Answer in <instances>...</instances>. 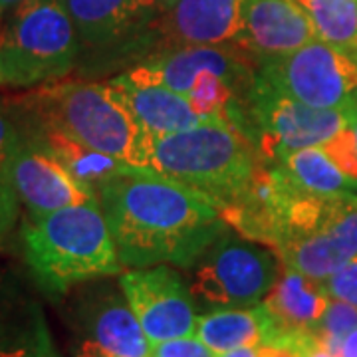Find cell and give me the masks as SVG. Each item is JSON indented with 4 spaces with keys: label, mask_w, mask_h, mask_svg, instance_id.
<instances>
[{
    "label": "cell",
    "mask_w": 357,
    "mask_h": 357,
    "mask_svg": "<svg viewBox=\"0 0 357 357\" xmlns=\"http://www.w3.org/2000/svg\"><path fill=\"white\" fill-rule=\"evenodd\" d=\"M123 268L191 270L227 222L203 195L155 171H133L98 191Z\"/></svg>",
    "instance_id": "6da1fadb"
},
{
    "label": "cell",
    "mask_w": 357,
    "mask_h": 357,
    "mask_svg": "<svg viewBox=\"0 0 357 357\" xmlns=\"http://www.w3.org/2000/svg\"><path fill=\"white\" fill-rule=\"evenodd\" d=\"M22 244L34 278L50 296H64L77 284L123 272L100 201L42 215L28 213Z\"/></svg>",
    "instance_id": "7a4b0ae2"
},
{
    "label": "cell",
    "mask_w": 357,
    "mask_h": 357,
    "mask_svg": "<svg viewBox=\"0 0 357 357\" xmlns=\"http://www.w3.org/2000/svg\"><path fill=\"white\" fill-rule=\"evenodd\" d=\"M24 100L34 123L60 129L137 171H153V139L112 82H50Z\"/></svg>",
    "instance_id": "3957f363"
},
{
    "label": "cell",
    "mask_w": 357,
    "mask_h": 357,
    "mask_svg": "<svg viewBox=\"0 0 357 357\" xmlns=\"http://www.w3.org/2000/svg\"><path fill=\"white\" fill-rule=\"evenodd\" d=\"M258 243L270 246L284 266L328 280L357 255V197H316L298 187Z\"/></svg>",
    "instance_id": "277c9868"
},
{
    "label": "cell",
    "mask_w": 357,
    "mask_h": 357,
    "mask_svg": "<svg viewBox=\"0 0 357 357\" xmlns=\"http://www.w3.org/2000/svg\"><path fill=\"white\" fill-rule=\"evenodd\" d=\"M262 163L243 133L217 121L155 139L151 157L155 173L203 195L220 213L243 199Z\"/></svg>",
    "instance_id": "5b68a950"
},
{
    "label": "cell",
    "mask_w": 357,
    "mask_h": 357,
    "mask_svg": "<svg viewBox=\"0 0 357 357\" xmlns=\"http://www.w3.org/2000/svg\"><path fill=\"white\" fill-rule=\"evenodd\" d=\"M79 38L64 0H26L0 22V79L36 88L72 72Z\"/></svg>",
    "instance_id": "8992f818"
},
{
    "label": "cell",
    "mask_w": 357,
    "mask_h": 357,
    "mask_svg": "<svg viewBox=\"0 0 357 357\" xmlns=\"http://www.w3.org/2000/svg\"><path fill=\"white\" fill-rule=\"evenodd\" d=\"M282 260L266 246L227 225L191 268L197 307L208 312L260 304L282 274Z\"/></svg>",
    "instance_id": "52a82bcc"
},
{
    "label": "cell",
    "mask_w": 357,
    "mask_h": 357,
    "mask_svg": "<svg viewBox=\"0 0 357 357\" xmlns=\"http://www.w3.org/2000/svg\"><path fill=\"white\" fill-rule=\"evenodd\" d=\"M258 74L318 109H344L357 102V46L316 38L288 56L260 62Z\"/></svg>",
    "instance_id": "ba28073f"
},
{
    "label": "cell",
    "mask_w": 357,
    "mask_h": 357,
    "mask_svg": "<svg viewBox=\"0 0 357 357\" xmlns=\"http://www.w3.org/2000/svg\"><path fill=\"white\" fill-rule=\"evenodd\" d=\"M347 107H312L270 86L260 74H256L255 84L246 96L250 141L260 157L272 163L284 153L324 145L332 139L349 121Z\"/></svg>",
    "instance_id": "9c48e42d"
},
{
    "label": "cell",
    "mask_w": 357,
    "mask_h": 357,
    "mask_svg": "<svg viewBox=\"0 0 357 357\" xmlns=\"http://www.w3.org/2000/svg\"><path fill=\"white\" fill-rule=\"evenodd\" d=\"M119 290L151 344L197 332L199 314L189 280L171 264L128 268L119 274Z\"/></svg>",
    "instance_id": "30bf717a"
},
{
    "label": "cell",
    "mask_w": 357,
    "mask_h": 357,
    "mask_svg": "<svg viewBox=\"0 0 357 357\" xmlns=\"http://www.w3.org/2000/svg\"><path fill=\"white\" fill-rule=\"evenodd\" d=\"M79 48L107 60L129 58L151 48L157 38L155 0H64Z\"/></svg>",
    "instance_id": "8fae6325"
},
{
    "label": "cell",
    "mask_w": 357,
    "mask_h": 357,
    "mask_svg": "<svg viewBox=\"0 0 357 357\" xmlns=\"http://www.w3.org/2000/svg\"><path fill=\"white\" fill-rule=\"evenodd\" d=\"M13 178L18 199L30 215L100 201L98 192L77 181L30 129L16 135Z\"/></svg>",
    "instance_id": "7c38bea8"
},
{
    "label": "cell",
    "mask_w": 357,
    "mask_h": 357,
    "mask_svg": "<svg viewBox=\"0 0 357 357\" xmlns=\"http://www.w3.org/2000/svg\"><path fill=\"white\" fill-rule=\"evenodd\" d=\"M316 38V26L298 0H243L234 44L258 64L288 56Z\"/></svg>",
    "instance_id": "4fadbf2b"
},
{
    "label": "cell",
    "mask_w": 357,
    "mask_h": 357,
    "mask_svg": "<svg viewBox=\"0 0 357 357\" xmlns=\"http://www.w3.org/2000/svg\"><path fill=\"white\" fill-rule=\"evenodd\" d=\"M332 302L326 280L306 276L284 266L278 282L262 300L272 321L270 345L290 351L292 342L302 333H314L319 319Z\"/></svg>",
    "instance_id": "5bb4252c"
},
{
    "label": "cell",
    "mask_w": 357,
    "mask_h": 357,
    "mask_svg": "<svg viewBox=\"0 0 357 357\" xmlns=\"http://www.w3.org/2000/svg\"><path fill=\"white\" fill-rule=\"evenodd\" d=\"M243 0H177L157 20L161 48L185 44H230L241 28Z\"/></svg>",
    "instance_id": "9a60e30c"
},
{
    "label": "cell",
    "mask_w": 357,
    "mask_h": 357,
    "mask_svg": "<svg viewBox=\"0 0 357 357\" xmlns=\"http://www.w3.org/2000/svg\"><path fill=\"white\" fill-rule=\"evenodd\" d=\"M84 328L93 357H151L147 333L129 307L123 292H107L89 300L84 307Z\"/></svg>",
    "instance_id": "2e32d148"
},
{
    "label": "cell",
    "mask_w": 357,
    "mask_h": 357,
    "mask_svg": "<svg viewBox=\"0 0 357 357\" xmlns=\"http://www.w3.org/2000/svg\"><path fill=\"white\" fill-rule=\"evenodd\" d=\"M112 84L123 93L141 128L153 141L203 123L191 102L163 84L139 79L128 72L114 77Z\"/></svg>",
    "instance_id": "e0dca14e"
},
{
    "label": "cell",
    "mask_w": 357,
    "mask_h": 357,
    "mask_svg": "<svg viewBox=\"0 0 357 357\" xmlns=\"http://www.w3.org/2000/svg\"><path fill=\"white\" fill-rule=\"evenodd\" d=\"M195 335L220 356L244 345H270L272 321L262 302L248 307L213 310L199 316Z\"/></svg>",
    "instance_id": "ac0fdd59"
},
{
    "label": "cell",
    "mask_w": 357,
    "mask_h": 357,
    "mask_svg": "<svg viewBox=\"0 0 357 357\" xmlns=\"http://www.w3.org/2000/svg\"><path fill=\"white\" fill-rule=\"evenodd\" d=\"M30 131L44 143V147L77 181H82L84 185L91 187L96 192L102 189V185H105L107 181H112L114 177L137 171V169L126 165L123 161H119L115 157H109V155L102 153V151L91 149L86 143L74 139L72 135H68L60 129L32 123Z\"/></svg>",
    "instance_id": "d6986e66"
},
{
    "label": "cell",
    "mask_w": 357,
    "mask_h": 357,
    "mask_svg": "<svg viewBox=\"0 0 357 357\" xmlns=\"http://www.w3.org/2000/svg\"><path fill=\"white\" fill-rule=\"evenodd\" d=\"M272 163L292 178L294 185L316 197H357V181L347 177L319 145L280 155Z\"/></svg>",
    "instance_id": "ffe728a7"
},
{
    "label": "cell",
    "mask_w": 357,
    "mask_h": 357,
    "mask_svg": "<svg viewBox=\"0 0 357 357\" xmlns=\"http://www.w3.org/2000/svg\"><path fill=\"white\" fill-rule=\"evenodd\" d=\"M316 26L318 38L357 46V0H298Z\"/></svg>",
    "instance_id": "44dd1931"
},
{
    "label": "cell",
    "mask_w": 357,
    "mask_h": 357,
    "mask_svg": "<svg viewBox=\"0 0 357 357\" xmlns=\"http://www.w3.org/2000/svg\"><path fill=\"white\" fill-rule=\"evenodd\" d=\"M0 357H60L38 307L32 310L24 328H0Z\"/></svg>",
    "instance_id": "7402d4cb"
},
{
    "label": "cell",
    "mask_w": 357,
    "mask_h": 357,
    "mask_svg": "<svg viewBox=\"0 0 357 357\" xmlns=\"http://www.w3.org/2000/svg\"><path fill=\"white\" fill-rule=\"evenodd\" d=\"M18 131L0 115V241L13 230L18 218L20 199L14 187L13 159Z\"/></svg>",
    "instance_id": "603a6c76"
},
{
    "label": "cell",
    "mask_w": 357,
    "mask_h": 357,
    "mask_svg": "<svg viewBox=\"0 0 357 357\" xmlns=\"http://www.w3.org/2000/svg\"><path fill=\"white\" fill-rule=\"evenodd\" d=\"M354 330H357V306L344 302V300L332 298L326 314L319 319L314 335L318 337L319 344L337 356L340 345L345 340V335Z\"/></svg>",
    "instance_id": "cb8c5ba5"
},
{
    "label": "cell",
    "mask_w": 357,
    "mask_h": 357,
    "mask_svg": "<svg viewBox=\"0 0 357 357\" xmlns=\"http://www.w3.org/2000/svg\"><path fill=\"white\" fill-rule=\"evenodd\" d=\"M319 147L330 155V159L344 171L347 177L357 181V141L349 126H345L342 131H337L333 135L332 139H328Z\"/></svg>",
    "instance_id": "d4e9b609"
},
{
    "label": "cell",
    "mask_w": 357,
    "mask_h": 357,
    "mask_svg": "<svg viewBox=\"0 0 357 357\" xmlns=\"http://www.w3.org/2000/svg\"><path fill=\"white\" fill-rule=\"evenodd\" d=\"M151 357H218V354L203 344L197 335H187V337L153 344Z\"/></svg>",
    "instance_id": "484cf974"
},
{
    "label": "cell",
    "mask_w": 357,
    "mask_h": 357,
    "mask_svg": "<svg viewBox=\"0 0 357 357\" xmlns=\"http://www.w3.org/2000/svg\"><path fill=\"white\" fill-rule=\"evenodd\" d=\"M326 288L335 300L357 306V255L326 280Z\"/></svg>",
    "instance_id": "4316f807"
},
{
    "label": "cell",
    "mask_w": 357,
    "mask_h": 357,
    "mask_svg": "<svg viewBox=\"0 0 357 357\" xmlns=\"http://www.w3.org/2000/svg\"><path fill=\"white\" fill-rule=\"evenodd\" d=\"M290 351L296 357H340L332 354L328 347H324V345L319 344L318 337L312 332L298 335L292 342V345H290Z\"/></svg>",
    "instance_id": "83f0119b"
},
{
    "label": "cell",
    "mask_w": 357,
    "mask_h": 357,
    "mask_svg": "<svg viewBox=\"0 0 357 357\" xmlns=\"http://www.w3.org/2000/svg\"><path fill=\"white\" fill-rule=\"evenodd\" d=\"M218 357H296L292 351L274 347V345H244L238 349H232L227 354H220Z\"/></svg>",
    "instance_id": "f1b7e54d"
},
{
    "label": "cell",
    "mask_w": 357,
    "mask_h": 357,
    "mask_svg": "<svg viewBox=\"0 0 357 357\" xmlns=\"http://www.w3.org/2000/svg\"><path fill=\"white\" fill-rule=\"evenodd\" d=\"M340 357H357V330L345 335V340L340 345Z\"/></svg>",
    "instance_id": "f546056e"
},
{
    "label": "cell",
    "mask_w": 357,
    "mask_h": 357,
    "mask_svg": "<svg viewBox=\"0 0 357 357\" xmlns=\"http://www.w3.org/2000/svg\"><path fill=\"white\" fill-rule=\"evenodd\" d=\"M347 115H349L347 126L351 128V131H354V135H356V141H357V102L351 103V105L347 107Z\"/></svg>",
    "instance_id": "4dcf8cb0"
},
{
    "label": "cell",
    "mask_w": 357,
    "mask_h": 357,
    "mask_svg": "<svg viewBox=\"0 0 357 357\" xmlns=\"http://www.w3.org/2000/svg\"><path fill=\"white\" fill-rule=\"evenodd\" d=\"M26 0H0V18L6 13H10L13 8H16L18 4H22Z\"/></svg>",
    "instance_id": "1f68e13d"
},
{
    "label": "cell",
    "mask_w": 357,
    "mask_h": 357,
    "mask_svg": "<svg viewBox=\"0 0 357 357\" xmlns=\"http://www.w3.org/2000/svg\"><path fill=\"white\" fill-rule=\"evenodd\" d=\"M175 2L177 0H155V4H157V8H159V13L165 14L167 10H171L173 6H175Z\"/></svg>",
    "instance_id": "d6a6232c"
},
{
    "label": "cell",
    "mask_w": 357,
    "mask_h": 357,
    "mask_svg": "<svg viewBox=\"0 0 357 357\" xmlns=\"http://www.w3.org/2000/svg\"><path fill=\"white\" fill-rule=\"evenodd\" d=\"M0 22H2V18H0Z\"/></svg>",
    "instance_id": "836d02e7"
},
{
    "label": "cell",
    "mask_w": 357,
    "mask_h": 357,
    "mask_svg": "<svg viewBox=\"0 0 357 357\" xmlns=\"http://www.w3.org/2000/svg\"><path fill=\"white\" fill-rule=\"evenodd\" d=\"M0 82H2V79H0Z\"/></svg>",
    "instance_id": "e575fe53"
}]
</instances>
